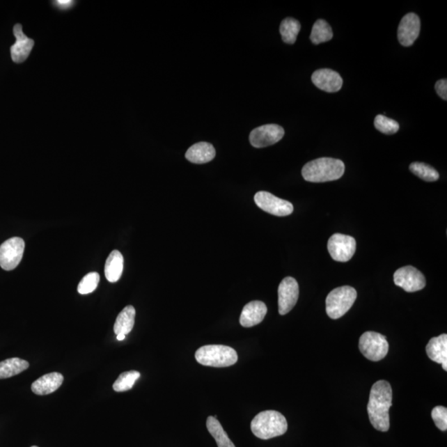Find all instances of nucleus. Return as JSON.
Wrapping results in <instances>:
<instances>
[{
  "label": "nucleus",
  "instance_id": "f257e3e1",
  "mask_svg": "<svg viewBox=\"0 0 447 447\" xmlns=\"http://www.w3.org/2000/svg\"><path fill=\"white\" fill-rule=\"evenodd\" d=\"M393 391L387 381L379 380L370 390L368 414L376 430L388 432L390 427L389 409L392 406Z\"/></svg>",
  "mask_w": 447,
  "mask_h": 447
},
{
  "label": "nucleus",
  "instance_id": "aec40b11",
  "mask_svg": "<svg viewBox=\"0 0 447 447\" xmlns=\"http://www.w3.org/2000/svg\"><path fill=\"white\" fill-rule=\"evenodd\" d=\"M123 270H124V257L119 251H113L105 262V278L109 283H116L121 278Z\"/></svg>",
  "mask_w": 447,
  "mask_h": 447
},
{
  "label": "nucleus",
  "instance_id": "dca6fc26",
  "mask_svg": "<svg viewBox=\"0 0 447 447\" xmlns=\"http://www.w3.org/2000/svg\"><path fill=\"white\" fill-rule=\"evenodd\" d=\"M268 308L264 302L253 301L244 306L241 313L240 322L244 327H252L264 321Z\"/></svg>",
  "mask_w": 447,
  "mask_h": 447
},
{
  "label": "nucleus",
  "instance_id": "f8f14e48",
  "mask_svg": "<svg viewBox=\"0 0 447 447\" xmlns=\"http://www.w3.org/2000/svg\"><path fill=\"white\" fill-rule=\"evenodd\" d=\"M279 313L286 315L295 308L299 297V286L295 279L285 278L279 287Z\"/></svg>",
  "mask_w": 447,
  "mask_h": 447
},
{
  "label": "nucleus",
  "instance_id": "a878e982",
  "mask_svg": "<svg viewBox=\"0 0 447 447\" xmlns=\"http://www.w3.org/2000/svg\"><path fill=\"white\" fill-rule=\"evenodd\" d=\"M409 169L416 176L428 182H436L439 179V173L437 171L426 164L415 162L411 164Z\"/></svg>",
  "mask_w": 447,
  "mask_h": 447
},
{
  "label": "nucleus",
  "instance_id": "4468645a",
  "mask_svg": "<svg viewBox=\"0 0 447 447\" xmlns=\"http://www.w3.org/2000/svg\"><path fill=\"white\" fill-rule=\"evenodd\" d=\"M16 42L10 48L11 58L15 63H24L29 58L34 46L33 39L26 36L22 25L17 24L14 27Z\"/></svg>",
  "mask_w": 447,
  "mask_h": 447
},
{
  "label": "nucleus",
  "instance_id": "20e7f679",
  "mask_svg": "<svg viewBox=\"0 0 447 447\" xmlns=\"http://www.w3.org/2000/svg\"><path fill=\"white\" fill-rule=\"evenodd\" d=\"M195 357L201 365L216 368L229 367L238 361L237 352L222 345H204L196 350Z\"/></svg>",
  "mask_w": 447,
  "mask_h": 447
},
{
  "label": "nucleus",
  "instance_id": "f3484780",
  "mask_svg": "<svg viewBox=\"0 0 447 447\" xmlns=\"http://www.w3.org/2000/svg\"><path fill=\"white\" fill-rule=\"evenodd\" d=\"M64 377L60 372H50L40 377L32 384V391L37 395H47L58 390L63 384Z\"/></svg>",
  "mask_w": 447,
  "mask_h": 447
},
{
  "label": "nucleus",
  "instance_id": "c756f323",
  "mask_svg": "<svg viewBox=\"0 0 447 447\" xmlns=\"http://www.w3.org/2000/svg\"><path fill=\"white\" fill-rule=\"evenodd\" d=\"M432 418L437 428L446 432L447 429V409L444 406L434 407L432 411Z\"/></svg>",
  "mask_w": 447,
  "mask_h": 447
},
{
  "label": "nucleus",
  "instance_id": "7ed1b4c3",
  "mask_svg": "<svg viewBox=\"0 0 447 447\" xmlns=\"http://www.w3.org/2000/svg\"><path fill=\"white\" fill-rule=\"evenodd\" d=\"M253 435L262 440L283 435L288 430V422L282 414L274 410L261 411L251 422Z\"/></svg>",
  "mask_w": 447,
  "mask_h": 447
},
{
  "label": "nucleus",
  "instance_id": "cd10ccee",
  "mask_svg": "<svg viewBox=\"0 0 447 447\" xmlns=\"http://www.w3.org/2000/svg\"><path fill=\"white\" fill-rule=\"evenodd\" d=\"M375 126L379 132L389 135L396 134L400 130V125L397 121L382 115L375 117Z\"/></svg>",
  "mask_w": 447,
  "mask_h": 447
},
{
  "label": "nucleus",
  "instance_id": "9b49d317",
  "mask_svg": "<svg viewBox=\"0 0 447 447\" xmlns=\"http://www.w3.org/2000/svg\"><path fill=\"white\" fill-rule=\"evenodd\" d=\"M283 136V127L274 124L265 125L252 131L249 134V141L254 148H265L279 142Z\"/></svg>",
  "mask_w": 447,
  "mask_h": 447
},
{
  "label": "nucleus",
  "instance_id": "7c9ffc66",
  "mask_svg": "<svg viewBox=\"0 0 447 447\" xmlns=\"http://www.w3.org/2000/svg\"><path fill=\"white\" fill-rule=\"evenodd\" d=\"M435 89L438 95L441 98L446 100H447V81L446 79H442V80L438 81L436 83Z\"/></svg>",
  "mask_w": 447,
  "mask_h": 447
},
{
  "label": "nucleus",
  "instance_id": "bb28decb",
  "mask_svg": "<svg viewBox=\"0 0 447 447\" xmlns=\"http://www.w3.org/2000/svg\"><path fill=\"white\" fill-rule=\"evenodd\" d=\"M140 372L136 370H131L122 372L119 378L113 384V389L116 392L128 391L134 387V385L139 379Z\"/></svg>",
  "mask_w": 447,
  "mask_h": 447
},
{
  "label": "nucleus",
  "instance_id": "393cba45",
  "mask_svg": "<svg viewBox=\"0 0 447 447\" xmlns=\"http://www.w3.org/2000/svg\"><path fill=\"white\" fill-rule=\"evenodd\" d=\"M333 32L330 25L327 21L319 19L313 25L312 33H311V41L315 45L320 43L331 40Z\"/></svg>",
  "mask_w": 447,
  "mask_h": 447
},
{
  "label": "nucleus",
  "instance_id": "1a4fd4ad",
  "mask_svg": "<svg viewBox=\"0 0 447 447\" xmlns=\"http://www.w3.org/2000/svg\"><path fill=\"white\" fill-rule=\"evenodd\" d=\"M394 283L407 292L422 290L426 286V279L421 272L413 266L398 269L393 275Z\"/></svg>",
  "mask_w": 447,
  "mask_h": 447
},
{
  "label": "nucleus",
  "instance_id": "6ab92c4d",
  "mask_svg": "<svg viewBox=\"0 0 447 447\" xmlns=\"http://www.w3.org/2000/svg\"><path fill=\"white\" fill-rule=\"evenodd\" d=\"M216 157V149L212 144L207 142H200L188 148L186 159L192 164H207Z\"/></svg>",
  "mask_w": 447,
  "mask_h": 447
},
{
  "label": "nucleus",
  "instance_id": "6e6552de",
  "mask_svg": "<svg viewBox=\"0 0 447 447\" xmlns=\"http://www.w3.org/2000/svg\"><path fill=\"white\" fill-rule=\"evenodd\" d=\"M327 249L333 260L348 262L356 251V241L352 236L335 234L329 239Z\"/></svg>",
  "mask_w": 447,
  "mask_h": 447
},
{
  "label": "nucleus",
  "instance_id": "2eb2a0df",
  "mask_svg": "<svg viewBox=\"0 0 447 447\" xmlns=\"http://www.w3.org/2000/svg\"><path fill=\"white\" fill-rule=\"evenodd\" d=\"M312 81L317 88L330 93L339 91L343 85L340 74L331 69L317 70L313 74Z\"/></svg>",
  "mask_w": 447,
  "mask_h": 447
},
{
  "label": "nucleus",
  "instance_id": "39448f33",
  "mask_svg": "<svg viewBox=\"0 0 447 447\" xmlns=\"http://www.w3.org/2000/svg\"><path fill=\"white\" fill-rule=\"evenodd\" d=\"M357 297L356 289L350 286L335 288L329 293L327 300V313L331 319H339L352 308Z\"/></svg>",
  "mask_w": 447,
  "mask_h": 447
},
{
  "label": "nucleus",
  "instance_id": "c85d7f7f",
  "mask_svg": "<svg viewBox=\"0 0 447 447\" xmlns=\"http://www.w3.org/2000/svg\"><path fill=\"white\" fill-rule=\"evenodd\" d=\"M100 275L96 272L86 274L78 285L77 291L80 295H86L93 292L98 287Z\"/></svg>",
  "mask_w": 447,
  "mask_h": 447
},
{
  "label": "nucleus",
  "instance_id": "b1692460",
  "mask_svg": "<svg viewBox=\"0 0 447 447\" xmlns=\"http://www.w3.org/2000/svg\"><path fill=\"white\" fill-rule=\"evenodd\" d=\"M300 29L301 24L297 19L292 17L285 19L280 25V33L283 41L288 45H295Z\"/></svg>",
  "mask_w": 447,
  "mask_h": 447
},
{
  "label": "nucleus",
  "instance_id": "5701e85b",
  "mask_svg": "<svg viewBox=\"0 0 447 447\" xmlns=\"http://www.w3.org/2000/svg\"><path fill=\"white\" fill-rule=\"evenodd\" d=\"M207 427L210 435L216 440L218 447H235L216 418L210 416L207 421Z\"/></svg>",
  "mask_w": 447,
  "mask_h": 447
},
{
  "label": "nucleus",
  "instance_id": "72a5a7b5",
  "mask_svg": "<svg viewBox=\"0 0 447 447\" xmlns=\"http://www.w3.org/2000/svg\"><path fill=\"white\" fill-rule=\"evenodd\" d=\"M32 447H38V446H32Z\"/></svg>",
  "mask_w": 447,
  "mask_h": 447
},
{
  "label": "nucleus",
  "instance_id": "0eeeda50",
  "mask_svg": "<svg viewBox=\"0 0 447 447\" xmlns=\"http://www.w3.org/2000/svg\"><path fill=\"white\" fill-rule=\"evenodd\" d=\"M25 249L24 240L13 237L0 245V267L3 270L11 271L17 268L23 258Z\"/></svg>",
  "mask_w": 447,
  "mask_h": 447
},
{
  "label": "nucleus",
  "instance_id": "412c9836",
  "mask_svg": "<svg viewBox=\"0 0 447 447\" xmlns=\"http://www.w3.org/2000/svg\"><path fill=\"white\" fill-rule=\"evenodd\" d=\"M136 311L133 306H127L118 315L113 331L116 335H128L133 330L135 322Z\"/></svg>",
  "mask_w": 447,
  "mask_h": 447
},
{
  "label": "nucleus",
  "instance_id": "a211bd4d",
  "mask_svg": "<svg viewBox=\"0 0 447 447\" xmlns=\"http://www.w3.org/2000/svg\"><path fill=\"white\" fill-rule=\"evenodd\" d=\"M426 352L429 359L437 363H441L442 369L447 371V335L442 334L433 337L429 341Z\"/></svg>",
  "mask_w": 447,
  "mask_h": 447
},
{
  "label": "nucleus",
  "instance_id": "ddd939ff",
  "mask_svg": "<svg viewBox=\"0 0 447 447\" xmlns=\"http://www.w3.org/2000/svg\"><path fill=\"white\" fill-rule=\"evenodd\" d=\"M420 29L419 17L414 13H409L402 17L400 26H398V41L405 47L413 45L419 36Z\"/></svg>",
  "mask_w": 447,
  "mask_h": 447
},
{
  "label": "nucleus",
  "instance_id": "2f4dec72",
  "mask_svg": "<svg viewBox=\"0 0 447 447\" xmlns=\"http://www.w3.org/2000/svg\"><path fill=\"white\" fill-rule=\"evenodd\" d=\"M54 3L56 4V6H58L61 10H69L74 3L72 0H58V1Z\"/></svg>",
  "mask_w": 447,
  "mask_h": 447
},
{
  "label": "nucleus",
  "instance_id": "4be33fe9",
  "mask_svg": "<svg viewBox=\"0 0 447 447\" xmlns=\"http://www.w3.org/2000/svg\"><path fill=\"white\" fill-rule=\"evenodd\" d=\"M29 363L19 358H11L0 362V379L11 378L27 370Z\"/></svg>",
  "mask_w": 447,
  "mask_h": 447
},
{
  "label": "nucleus",
  "instance_id": "473e14b6",
  "mask_svg": "<svg viewBox=\"0 0 447 447\" xmlns=\"http://www.w3.org/2000/svg\"><path fill=\"white\" fill-rule=\"evenodd\" d=\"M125 339V335L124 334H119L117 335V340H123Z\"/></svg>",
  "mask_w": 447,
  "mask_h": 447
},
{
  "label": "nucleus",
  "instance_id": "423d86ee",
  "mask_svg": "<svg viewBox=\"0 0 447 447\" xmlns=\"http://www.w3.org/2000/svg\"><path fill=\"white\" fill-rule=\"evenodd\" d=\"M359 348L363 356L376 362L387 356L389 345L384 336L378 332L367 331L359 338Z\"/></svg>",
  "mask_w": 447,
  "mask_h": 447
},
{
  "label": "nucleus",
  "instance_id": "f03ea898",
  "mask_svg": "<svg viewBox=\"0 0 447 447\" xmlns=\"http://www.w3.org/2000/svg\"><path fill=\"white\" fill-rule=\"evenodd\" d=\"M344 173L343 162L331 157H321L311 161L301 170L302 177L310 182L336 181L343 177Z\"/></svg>",
  "mask_w": 447,
  "mask_h": 447
},
{
  "label": "nucleus",
  "instance_id": "9d476101",
  "mask_svg": "<svg viewBox=\"0 0 447 447\" xmlns=\"http://www.w3.org/2000/svg\"><path fill=\"white\" fill-rule=\"evenodd\" d=\"M254 201L261 210L276 217H287L293 212V205L288 201L269 194L268 191H258L254 196Z\"/></svg>",
  "mask_w": 447,
  "mask_h": 447
}]
</instances>
